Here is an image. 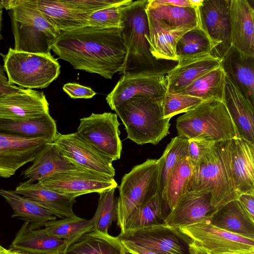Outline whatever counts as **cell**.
Returning <instances> with one entry per match:
<instances>
[{
  "instance_id": "6da1fadb",
  "label": "cell",
  "mask_w": 254,
  "mask_h": 254,
  "mask_svg": "<svg viewBox=\"0 0 254 254\" xmlns=\"http://www.w3.org/2000/svg\"><path fill=\"white\" fill-rule=\"evenodd\" d=\"M52 50L74 69L112 79L122 73L126 50L120 28L84 26L61 32Z\"/></svg>"
},
{
  "instance_id": "7a4b0ae2",
  "label": "cell",
  "mask_w": 254,
  "mask_h": 254,
  "mask_svg": "<svg viewBox=\"0 0 254 254\" xmlns=\"http://www.w3.org/2000/svg\"><path fill=\"white\" fill-rule=\"evenodd\" d=\"M230 140L214 142L209 153L194 165L186 192L210 193L218 209L237 199L230 166Z\"/></svg>"
},
{
  "instance_id": "3957f363",
  "label": "cell",
  "mask_w": 254,
  "mask_h": 254,
  "mask_svg": "<svg viewBox=\"0 0 254 254\" xmlns=\"http://www.w3.org/2000/svg\"><path fill=\"white\" fill-rule=\"evenodd\" d=\"M162 99L134 96L115 108L127 138L137 144L155 145L169 134L170 119L163 117Z\"/></svg>"
},
{
  "instance_id": "277c9868",
  "label": "cell",
  "mask_w": 254,
  "mask_h": 254,
  "mask_svg": "<svg viewBox=\"0 0 254 254\" xmlns=\"http://www.w3.org/2000/svg\"><path fill=\"white\" fill-rule=\"evenodd\" d=\"M14 48L35 54L50 53L59 31L39 10L36 0H9Z\"/></svg>"
},
{
  "instance_id": "5b68a950",
  "label": "cell",
  "mask_w": 254,
  "mask_h": 254,
  "mask_svg": "<svg viewBox=\"0 0 254 254\" xmlns=\"http://www.w3.org/2000/svg\"><path fill=\"white\" fill-rule=\"evenodd\" d=\"M178 135L188 139L211 142L238 137L233 122L223 101H203L176 120Z\"/></svg>"
},
{
  "instance_id": "8992f818",
  "label": "cell",
  "mask_w": 254,
  "mask_h": 254,
  "mask_svg": "<svg viewBox=\"0 0 254 254\" xmlns=\"http://www.w3.org/2000/svg\"><path fill=\"white\" fill-rule=\"evenodd\" d=\"M148 0H138L123 9L122 34L126 55L122 73L160 70L149 51L146 39L149 30L146 7Z\"/></svg>"
},
{
  "instance_id": "52a82bcc",
  "label": "cell",
  "mask_w": 254,
  "mask_h": 254,
  "mask_svg": "<svg viewBox=\"0 0 254 254\" xmlns=\"http://www.w3.org/2000/svg\"><path fill=\"white\" fill-rule=\"evenodd\" d=\"M1 55L8 83L22 88H46L60 73L61 66L50 53H30L9 48Z\"/></svg>"
},
{
  "instance_id": "ba28073f",
  "label": "cell",
  "mask_w": 254,
  "mask_h": 254,
  "mask_svg": "<svg viewBox=\"0 0 254 254\" xmlns=\"http://www.w3.org/2000/svg\"><path fill=\"white\" fill-rule=\"evenodd\" d=\"M159 159H148L123 177L119 187L116 217L121 232L132 211L159 193Z\"/></svg>"
},
{
  "instance_id": "9c48e42d",
  "label": "cell",
  "mask_w": 254,
  "mask_h": 254,
  "mask_svg": "<svg viewBox=\"0 0 254 254\" xmlns=\"http://www.w3.org/2000/svg\"><path fill=\"white\" fill-rule=\"evenodd\" d=\"M116 114L92 113L80 119L76 134L100 154L112 161L121 158L120 125Z\"/></svg>"
},
{
  "instance_id": "30bf717a",
  "label": "cell",
  "mask_w": 254,
  "mask_h": 254,
  "mask_svg": "<svg viewBox=\"0 0 254 254\" xmlns=\"http://www.w3.org/2000/svg\"><path fill=\"white\" fill-rule=\"evenodd\" d=\"M231 0H203L195 8L197 26L209 39L211 54L220 61L232 44L230 8Z\"/></svg>"
},
{
  "instance_id": "8fae6325",
  "label": "cell",
  "mask_w": 254,
  "mask_h": 254,
  "mask_svg": "<svg viewBox=\"0 0 254 254\" xmlns=\"http://www.w3.org/2000/svg\"><path fill=\"white\" fill-rule=\"evenodd\" d=\"M117 238L158 254H190V245L193 242L179 228L165 224L127 231Z\"/></svg>"
},
{
  "instance_id": "7c38bea8",
  "label": "cell",
  "mask_w": 254,
  "mask_h": 254,
  "mask_svg": "<svg viewBox=\"0 0 254 254\" xmlns=\"http://www.w3.org/2000/svg\"><path fill=\"white\" fill-rule=\"evenodd\" d=\"M38 183L44 188L74 198L93 192L100 193L118 187L114 177L77 168Z\"/></svg>"
},
{
  "instance_id": "4fadbf2b",
  "label": "cell",
  "mask_w": 254,
  "mask_h": 254,
  "mask_svg": "<svg viewBox=\"0 0 254 254\" xmlns=\"http://www.w3.org/2000/svg\"><path fill=\"white\" fill-rule=\"evenodd\" d=\"M168 70H144L125 72L106 101L112 110L134 96L162 99L166 93V74Z\"/></svg>"
},
{
  "instance_id": "5bb4252c",
  "label": "cell",
  "mask_w": 254,
  "mask_h": 254,
  "mask_svg": "<svg viewBox=\"0 0 254 254\" xmlns=\"http://www.w3.org/2000/svg\"><path fill=\"white\" fill-rule=\"evenodd\" d=\"M179 228L209 254H254V240L219 229L209 220Z\"/></svg>"
},
{
  "instance_id": "9a60e30c",
  "label": "cell",
  "mask_w": 254,
  "mask_h": 254,
  "mask_svg": "<svg viewBox=\"0 0 254 254\" xmlns=\"http://www.w3.org/2000/svg\"><path fill=\"white\" fill-rule=\"evenodd\" d=\"M54 142L64 158L75 168L115 176L113 161L94 150L75 133L62 134L58 132Z\"/></svg>"
},
{
  "instance_id": "2e32d148",
  "label": "cell",
  "mask_w": 254,
  "mask_h": 254,
  "mask_svg": "<svg viewBox=\"0 0 254 254\" xmlns=\"http://www.w3.org/2000/svg\"><path fill=\"white\" fill-rule=\"evenodd\" d=\"M53 141L0 133V177L7 178L25 164L32 162L38 152Z\"/></svg>"
},
{
  "instance_id": "e0dca14e",
  "label": "cell",
  "mask_w": 254,
  "mask_h": 254,
  "mask_svg": "<svg viewBox=\"0 0 254 254\" xmlns=\"http://www.w3.org/2000/svg\"><path fill=\"white\" fill-rule=\"evenodd\" d=\"M177 62V64L166 74V94L178 93L197 78L220 66L221 61L210 53H201L179 57Z\"/></svg>"
},
{
  "instance_id": "ac0fdd59",
  "label": "cell",
  "mask_w": 254,
  "mask_h": 254,
  "mask_svg": "<svg viewBox=\"0 0 254 254\" xmlns=\"http://www.w3.org/2000/svg\"><path fill=\"white\" fill-rule=\"evenodd\" d=\"M49 113V103L43 92L21 88L0 97V118L27 120Z\"/></svg>"
},
{
  "instance_id": "d6986e66",
  "label": "cell",
  "mask_w": 254,
  "mask_h": 254,
  "mask_svg": "<svg viewBox=\"0 0 254 254\" xmlns=\"http://www.w3.org/2000/svg\"><path fill=\"white\" fill-rule=\"evenodd\" d=\"M230 166L235 190L254 194V143L236 137L230 140Z\"/></svg>"
},
{
  "instance_id": "ffe728a7",
  "label": "cell",
  "mask_w": 254,
  "mask_h": 254,
  "mask_svg": "<svg viewBox=\"0 0 254 254\" xmlns=\"http://www.w3.org/2000/svg\"><path fill=\"white\" fill-rule=\"evenodd\" d=\"M149 36L146 39L149 45V51L156 60L178 61L176 54L177 44L186 32L197 26L187 25L172 27L156 18L146 11Z\"/></svg>"
},
{
  "instance_id": "44dd1931",
  "label": "cell",
  "mask_w": 254,
  "mask_h": 254,
  "mask_svg": "<svg viewBox=\"0 0 254 254\" xmlns=\"http://www.w3.org/2000/svg\"><path fill=\"white\" fill-rule=\"evenodd\" d=\"M217 209L210 193L186 192L166 218L164 224L181 228L209 220Z\"/></svg>"
},
{
  "instance_id": "7402d4cb",
  "label": "cell",
  "mask_w": 254,
  "mask_h": 254,
  "mask_svg": "<svg viewBox=\"0 0 254 254\" xmlns=\"http://www.w3.org/2000/svg\"><path fill=\"white\" fill-rule=\"evenodd\" d=\"M223 102L237 130L238 137L254 143V105L226 76Z\"/></svg>"
},
{
  "instance_id": "603a6c76",
  "label": "cell",
  "mask_w": 254,
  "mask_h": 254,
  "mask_svg": "<svg viewBox=\"0 0 254 254\" xmlns=\"http://www.w3.org/2000/svg\"><path fill=\"white\" fill-rule=\"evenodd\" d=\"M220 65L236 88L254 104V56L232 46L221 60Z\"/></svg>"
},
{
  "instance_id": "cb8c5ba5",
  "label": "cell",
  "mask_w": 254,
  "mask_h": 254,
  "mask_svg": "<svg viewBox=\"0 0 254 254\" xmlns=\"http://www.w3.org/2000/svg\"><path fill=\"white\" fill-rule=\"evenodd\" d=\"M232 46L254 56V8L247 0H231L230 8Z\"/></svg>"
},
{
  "instance_id": "d4e9b609",
  "label": "cell",
  "mask_w": 254,
  "mask_h": 254,
  "mask_svg": "<svg viewBox=\"0 0 254 254\" xmlns=\"http://www.w3.org/2000/svg\"><path fill=\"white\" fill-rule=\"evenodd\" d=\"M67 246L65 240L48 234L43 229H32L25 221L8 249L23 254H59Z\"/></svg>"
},
{
  "instance_id": "484cf974",
  "label": "cell",
  "mask_w": 254,
  "mask_h": 254,
  "mask_svg": "<svg viewBox=\"0 0 254 254\" xmlns=\"http://www.w3.org/2000/svg\"><path fill=\"white\" fill-rule=\"evenodd\" d=\"M14 191L60 219L75 215L73 210L75 198L44 188L38 182H23Z\"/></svg>"
},
{
  "instance_id": "4316f807",
  "label": "cell",
  "mask_w": 254,
  "mask_h": 254,
  "mask_svg": "<svg viewBox=\"0 0 254 254\" xmlns=\"http://www.w3.org/2000/svg\"><path fill=\"white\" fill-rule=\"evenodd\" d=\"M32 165L21 175L31 183L40 182L56 174L75 169L61 155L55 143H47L36 154Z\"/></svg>"
},
{
  "instance_id": "83f0119b",
  "label": "cell",
  "mask_w": 254,
  "mask_h": 254,
  "mask_svg": "<svg viewBox=\"0 0 254 254\" xmlns=\"http://www.w3.org/2000/svg\"><path fill=\"white\" fill-rule=\"evenodd\" d=\"M209 221L219 229L254 240V220L237 199L231 201L217 209Z\"/></svg>"
},
{
  "instance_id": "f1b7e54d",
  "label": "cell",
  "mask_w": 254,
  "mask_h": 254,
  "mask_svg": "<svg viewBox=\"0 0 254 254\" xmlns=\"http://www.w3.org/2000/svg\"><path fill=\"white\" fill-rule=\"evenodd\" d=\"M58 132L55 121L49 113L27 120L0 118V133L28 138H44L54 141Z\"/></svg>"
},
{
  "instance_id": "f546056e",
  "label": "cell",
  "mask_w": 254,
  "mask_h": 254,
  "mask_svg": "<svg viewBox=\"0 0 254 254\" xmlns=\"http://www.w3.org/2000/svg\"><path fill=\"white\" fill-rule=\"evenodd\" d=\"M36 3L42 14L60 32L86 26L91 15L68 7L62 0H36Z\"/></svg>"
},
{
  "instance_id": "4dcf8cb0",
  "label": "cell",
  "mask_w": 254,
  "mask_h": 254,
  "mask_svg": "<svg viewBox=\"0 0 254 254\" xmlns=\"http://www.w3.org/2000/svg\"><path fill=\"white\" fill-rule=\"evenodd\" d=\"M59 254H127L117 237L93 230L81 236Z\"/></svg>"
},
{
  "instance_id": "1f68e13d",
  "label": "cell",
  "mask_w": 254,
  "mask_h": 254,
  "mask_svg": "<svg viewBox=\"0 0 254 254\" xmlns=\"http://www.w3.org/2000/svg\"><path fill=\"white\" fill-rule=\"evenodd\" d=\"M0 195L12 208L11 217H18L28 222L32 229H37L44 226L46 222L57 218L47 210L14 190L0 189Z\"/></svg>"
},
{
  "instance_id": "d6a6232c",
  "label": "cell",
  "mask_w": 254,
  "mask_h": 254,
  "mask_svg": "<svg viewBox=\"0 0 254 254\" xmlns=\"http://www.w3.org/2000/svg\"><path fill=\"white\" fill-rule=\"evenodd\" d=\"M170 212L165 201L157 193L148 201L135 208L127 218L120 233L126 231L164 224Z\"/></svg>"
},
{
  "instance_id": "836d02e7",
  "label": "cell",
  "mask_w": 254,
  "mask_h": 254,
  "mask_svg": "<svg viewBox=\"0 0 254 254\" xmlns=\"http://www.w3.org/2000/svg\"><path fill=\"white\" fill-rule=\"evenodd\" d=\"M226 77L220 65L197 78L177 94L191 96L203 101L211 100L223 101Z\"/></svg>"
},
{
  "instance_id": "e575fe53",
  "label": "cell",
  "mask_w": 254,
  "mask_h": 254,
  "mask_svg": "<svg viewBox=\"0 0 254 254\" xmlns=\"http://www.w3.org/2000/svg\"><path fill=\"white\" fill-rule=\"evenodd\" d=\"M44 226L43 229L47 233L65 240L68 246L84 234L94 229V224L91 219L88 220L76 215L49 221Z\"/></svg>"
},
{
  "instance_id": "d590c367",
  "label": "cell",
  "mask_w": 254,
  "mask_h": 254,
  "mask_svg": "<svg viewBox=\"0 0 254 254\" xmlns=\"http://www.w3.org/2000/svg\"><path fill=\"white\" fill-rule=\"evenodd\" d=\"M193 165L189 157L182 158L169 176L166 187L164 200L170 212L176 206L186 193Z\"/></svg>"
},
{
  "instance_id": "8d00e7d4",
  "label": "cell",
  "mask_w": 254,
  "mask_h": 254,
  "mask_svg": "<svg viewBox=\"0 0 254 254\" xmlns=\"http://www.w3.org/2000/svg\"><path fill=\"white\" fill-rule=\"evenodd\" d=\"M188 139L179 135L172 138L159 159V194L163 200L169 176L179 161L183 157L188 156Z\"/></svg>"
},
{
  "instance_id": "74e56055",
  "label": "cell",
  "mask_w": 254,
  "mask_h": 254,
  "mask_svg": "<svg viewBox=\"0 0 254 254\" xmlns=\"http://www.w3.org/2000/svg\"><path fill=\"white\" fill-rule=\"evenodd\" d=\"M146 11L172 27L198 25L196 10L194 7L157 5L148 0Z\"/></svg>"
},
{
  "instance_id": "f35d334b",
  "label": "cell",
  "mask_w": 254,
  "mask_h": 254,
  "mask_svg": "<svg viewBox=\"0 0 254 254\" xmlns=\"http://www.w3.org/2000/svg\"><path fill=\"white\" fill-rule=\"evenodd\" d=\"M115 189L99 193L97 207L91 218L94 230L105 234H109L108 229L117 217L118 197L115 195Z\"/></svg>"
},
{
  "instance_id": "ab89813d",
  "label": "cell",
  "mask_w": 254,
  "mask_h": 254,
  "mask_svg": "<svg viewBox=\"0 0 254 254\" xmlns=\"http://www.w3.org/2000/svg\"><path fill=\"white\" fill-rule=\"evenodd\" d=\"M212 45L204 32L198 26L184 34L176 46L178 58L201 53H210Z\"/></svg>"
},
{
  "instance_id": "60d3db41",
  "label": "cell",
  "mask_w": 254,
  "mask_h": 254,
  "mask_svg": "<svg viewBox=\"0 0 254 254\" xmlns=\"http://www.w3.org/2000/svg\"><path fill=\"white\" fill-rule=\"evenodd\" d=\"M131 0H120L107 8L92 13L86 21V26L101 29L120 28L123 27L122 12L124 7Z\"/></svg>"
},
{
  "instance_id": "b9f144b4",
  "label": "cell",
  "mask_w": 254,
  "mask_h": 254,
  "mask_svg": "<svg viewBox=\"0 0 254 254\" xmlns=\"http://www.w3.org/2000/svg\"><path fill=\"white\" fill-rule=\"evenodd\" d=\"M203 102L199 98L186 94H165L162 100L163 117L171 119L177 114L188 112Z\"/></svg>"
},
{
  "instance_id": "7bdbcfd3",
  "label": "cell",
  "mask_w": 254,
  "mask_h": 254,
  "mask_svg": "<svg viewBox=\"0 0 254 254\" xmlns=\"http://www.w3.org/2000/svg\"><path fill=\"white\" fill-rule=\"evenodd\" d=\"M68 7L83 14H91L111 6L120 0H62Z\"/></svg>"
},
{
  "instance_id": "ee69618b",
  "label": "cell",
  "mask_w": 254,
  "mask_h": 254,
  "mask_svg": "<svg viewBox=\"0 0 254 254\" xmlns=\"http://www.w3.org/2000/svg\"><path fill=\"white\" fill-rule=\"evenodd\" d=\"M214 143L201 139H189L188 157L193 166L198 164L209 153Z\"/></svg>"
},
{
  "instance_id": "f6af8a7d",
  "label": "cell",
  "mask_w": 254,
  "mask_h": 254,
  "mask_svg": "<svg viewBox=\"0 0 254 254\" xmlns=\"http://www.w3.org/2000/svg\"><path fill=\"white\" fill-rule=\"evenodd\" d=\"M63 89L71 98L74 99L91 98L96 94L91 88L75 83H67L64 85Z\"/></svg>"
},
{
  "instance_id": "bcb514c9",
  "label": "cell",
  "mask_w": 254,
  "mask_h": 254,
  "mask_svg": "<svg viewBox=\"0 0 254 254\" xmlns=\"http://www.w3.org/2000/svg\"><path fill=\"white\" fill-rule=\"evenodd\" d=\"M237 200L251 218L254 220V194L242 193L238 196Z\"/></svg>"
},
{
  "instance_id": "7dc6e473",
  "label": "cell",
  "mask_w": 254,
  "mask_h": 254,
  "mask_svg": "<svg viewBox=\"0 0 254 254\" xmlns=\"http://www.w3.org/2000/svg\"><path fill=\"white\" fill-rule=\"evenodd\" d=\"M127 253L130 254H158L153 251L133 243L121 241Z\"/></svg>"
},
{
  "instance_id": "c3c4849f",
  "label": "cell",
  "mask_w": 254,
  "mask_h": 254,
  "mask_svg": "<svg viewBox=\"0 0 254 254\" xmlns=\"http://www.w3.org/2000/svg\"><path fill=\"white\" fill-rule=\"evenodd\" d=\"M154 4L170 5L178 7H193L189 0H149Z\"/></svg>"
},
{
  "instance_id": "681fc988",
  "label": "cell",
  "mask_w": 254,
  "mask_h": 254,
  "mask_svg": "<svg viewBox=\"0 0 254 254\" xmlns=\"http://www.w3.org/2000/svg\"><path fill=\"white\" fill-rule=\"evenodd\" d=\"M21 88L15 85L0 83V97L15 92Z\"/></svg>"
},
{
  "instance_id": "f907efd6",
  "label": "cell",
  "mask_w": 254,
  "mask_h": 254,
  "mask_svg": "<svg viewBox=\"0 0 254 254\" xmlns=\"http://www.w3.org/2000/svg\"><path fill=\"white\" fill-rule=\"evenodd\" d=\"M190 254H209L194 241L190 245Z\"/></svg>"
},
{
  "instance_id": "816d5d0a",
  "label": "cell",
  "mask_w": 254,
  "mask_h": 254,
  "mask_svg": "<svg viewBox=\"0 0 254 254\" xmlns=\"http://www.w3.org/2000/svg\"><path fill=\"white\" fill-rule=\"evenodd\" d=\"M0 83L9 84L8 79L4 72L3 67L0 64Z\"/></svg>"
},
{
  "instance_id": "f5cc1de1",
  "label": "cell",
  "mask_w": 254,
  "mask_h": 254,
  "mask_svg": "<svg viewBox=\"0 0 254 254\" xmlns=\"http://www.w3.org/2000/svg\"><path fill=\"white\" fill-rule=\"evenodd\" d=\"M9 0H0V11H2L3 8L6 10L8 6Z\"/></svg>"
},
{
  "instance_id": "db71d44e",
  "label": "cell",
  "mask_w": 254,
  "mask_h": 254,
  "mask_svg": "<svg viewBox=\"0 0 254 254\" xmlns=\"http://www.w3.org/2000/svg\"><path fill=\"white\" fill-rule=\"evenodd\" d=\"M189 1L194 8H197L202 4L203 0H189Z\"/></svg>"
},
{
  "instance_id": "11a10c76",
  "label": "cell",
  "mask_w": 254,
  "mask_h": 254,
  "mask_svg": "<svg viewBox=\"0 0 254 254\" xmlns=\"http://www.w3.org/2000/svg\"><path fill=\"white\" fill-rule=\"evenodd\" d=\"M2 254H23L20 253L11 251L9 249H5Z\"/></svg>"
},
{
  "instance_id": "9f6ffc18",
  "label": "cell",
  "mask_w": 254,
  "mask_h": 254,
  "mask_svg": "<svg viewBox=\"0 0 254 254\" xmlns=\"http://www.w3.org/2000/svg\"><path fill=\"white\" fill-rule=\"evenodd\" d=\"M2 10L0 11V40L2 38L1 34V21H2Z\"/></svg>"
},
{
  "instance_id": "6f0895ef",
  "label": "cell",
  "mask_w": 254,
  "mask_h": 254,
  "mask_svg": "<svg viewBox=\"0 0 254 254\" xmlns=\"http://www.w3.org/2000/svg\"><path fill=\"white\" fill-rule=\"evenodd\" d=\"M3 249H4V248H3L2 247H1V246L0 245V252H1V251H2Z\"/></svg>"
},
{
  "instance_id": "680465c9",
  "label": "cell",
  "mask_w": 254,
  "mask_h": 254,
  "mask_svg": "<svg viewBox=\"0 0 254 254\" xmlns=\"http://www.w3.org/2000/svg\"><path fill=\"white\" fill-rule=\"evenodd\" d=\"M242 254L231 253V254Z\"/></svg>"
},
{
  "instance_id": "91938a15",
  "label": "cell",
  "mask_w": 254,
  "mask_h": 254,
  "mask_svg": "<svg viewBox=\"0 0 254 254\" xmlns=\"http://www.w3.org/2000/svg\"><path fill=\"white\" fill-rule=\"evenodd\" d=\"M4 249H5V248H4V249L3 250V251H1V252H0V254H2V253H3V251H4Z\"/></svg>"
}]
</instances>
